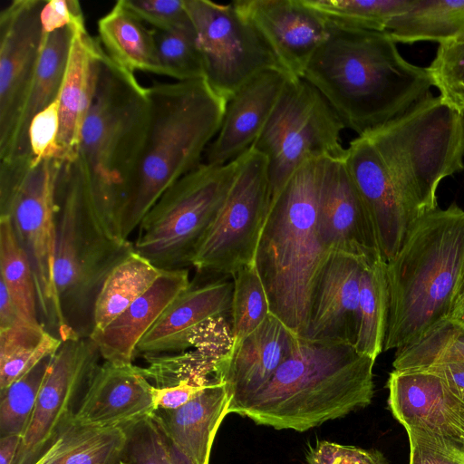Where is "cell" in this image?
Segmentation results:
<instances>
[{
	"mask_svg": "<svg viewBox=\"0 0 464 464\" xmlns=\"http://www.w3.org/2000/svg\"><path fill=\"white\" fill-rule=\"evenodd\" d=\"M0 273L19 313L32 323H41L33 270L6 216L0 217Z\"/></svg>",
	"mask_w": 464,
	"mask_h": 464,
	"instance_id": "35",
	"label": "cell"
},
{
	"mask_svg": "<svg viewBox=\"0 0 464 464\" xmlns=\"http://www.w3.org/2000/svg\"><path fill=\"white\" fill-rule=\"evenodd\" d=\"M362 136L376 149L419 218L438 208L440 181L464 170V112L431 92Z\"/></svg>",
	"mask_w": 464,
	"mask_h": 464,
	"instance_id": "8",
	"label": "cell"
},
{
	"mask_svg": "<svg viewBox=\"0 0 464 464\" xmlns=\"http://www.w3.org/2000/svg\"><path fill=\"white\" fill-rule=\"evenodd\" d=\"M271 199L268 160L251 146L237 158L232 186L191 266L202 276L227 278L254 263Z\"/></svg>",
	"mask_w": 464,
	"mask_h": 464,
	"instance_id": "12",
	"label": "cell"
},
{
	"mask_svg": "<svg viewBox=\"0 0 464 464\" xmlns=\"http://www.w3.org/2000/svg\"><path fill=\"white\" fill-rule=\"evenodd\" d=\"M360 321L354 348L376 360L383 352L389 314L386 262L366 261L360 282Z\"/></svg>",
	"mask_w": 464,
	"mask_h": 464,
	"instance_id": "33",
	"label": "cell"
},
{
	"mask_svg": "<svg viewBox=\"0 0 464 464\" xmlns=\"http://www.w3.org/2000/svg\"><path fill=\"white\" fill-rule=\"evenodd\" d=\"M209 383L201 384L191 381H182L171 386L157 387L153 385L151 400L154 410H176L201 393Z\"/></svg>",
	"mask_w": 464,
	"mask_h": 464,
	"instance_id": "49",
	"label": "cell"
},
{
	"mask_svg": "<svg viewBox=\"0 0 464 464\" xmlns=\"http://www.w3.org/2000/svg\"><path fill=\"white\" fill-rule=\"evenodd\" d=\"M239 13L258 31L292 78L303 79L326 39L329 23L304 0H237Z\"/></svg>",
	"mask_w": 464,
	"mask_h": 464,
	"instance_id": "17",
	"label": "cell"
},
{
	"mask_svg": "<svg viewBox=\"0 0 464 464\" xmlns=\"http://www.w3.org/2000/svg\"><path fill=\"white\" fill-rule=\"evenodd\" d=\"M420 370L437 374L451 387L464 392V364L435 365Z\"/></svg>",
	"mask_w": 464,
	"mask_h": 464,
	"instance_id": "50",
	"label": "cell"
},
{
	"mask_svg": "<svg viewBox=\"0 0 464 464\" xmlns=\"http://www.w3.org/2000/svg\"><path fill=\"white\" fill-rule=\"evenodd\" d=\"M22 318L24 317L13 303L5 284L0 281V329L9 327Z\"/></svg>",
	"mask_w": 464,
	"mask_h": 464,
	"instance_id": "51",
	"label": "cell"
},
{
	"mask_svg": "<svg viewBox=\"0 0 464 464\" xmlns=\"http://www.w3.org/2000/svg\"><path fill=\"white\" fill-rule=\"evenodd\" d=\"M460 393H461L462 397L464 398V392H460Z\"/></svg>",
	"mask_w": 464,
	"mask_h": 464,
	"instance_id": "55",
	"label": "cell"
},
{
	"mask_svg": "<svg viewBox=\"0 0 464 464\" xmlns=\"http://www.w3.org/2000/svg\"><path fill=\"white\" fill-rule=\"evenodd\" d=\"M185 4L196 30L204 78L227 102L261 72L283 70L261 34L233 2L185 0Z\"/></svg>",
	"mask_w": 464,
	"mask_h": 464,
	"instance_id": "13",
	"label": "cell"
},
{
	"mask_svg": "<svg viewBox=\"0 0 464 464\" xmlns=\"http://www.w3.org/2000/svg\"><path fill=\"white\" fill-rule=\"evenodd\" d=\"M163 271L133 250L105 279L95 300L92 334L107 327L145 294Z\"/></svg>",
	"mask_w": 464,
	"mask_h": 464,
	"instance_id": "32",
	"label": "cell"
},
{
	"mask_svg": "<svg viewBox=\"0 0 464 464\" xmlns=\"http://www.w3.org/2000/svg\"><path fill=\"white\" fill-rule=\"evenodd\" d=\"M63 161L32 155L0 161V217H9L30 262L43 326L70 340L54 282L56 184Z\"/></svg>",
	"mask_w": 464,
	"mask_h": 464,
	"instance_id": "9",
	"label": "cell"
},
{
	"mask_svg": "<svg viewBox=\"0 0 464 464\" xmlns=\"http://www.w3.org/2000/svg\"><path fill=\"white\" fill-rule=\"evenodd\" d=\"M41 23L44 34L67 26L85 27L83 13L76 0L45 1L41 12Z\"/></svg>",
	"mask_w": 464,
	"mask_h": 464,
	"instance_id": "48",
	"label": "cell"
},
{
	"mask_svg": "<svg viewBox=\"0 0 464 464\" xmlns=\"http://www.w3.org/2000/svg\"><path fill=\"white\" fill-rule=\"evenodd\" d=\"M299 336L270 314L265 322L218 363L216 378L225 383L228 413L241 414L290 355Z\"/></svg>",
	"mask_w": 464,
	"mask_h": 464,
	"instance_id": "20",
	"label": "cell"
},
{
	"mask_svg": "<svg viewBox=\"0 0 464 464\" xmlns=\"http://www.w3.org/2000/svg\"><path fill=\"white\" fill-rule=\"evenodd\" d=\"M67 26L44 34L36 70L7 150L0 156L8 160L31 154L29 128L40 111L58 99L75 30Z\"/></svg>",
	"mask_w": 464,
	"mask_h": 464,
	"instance_id": "28",
	"label": "cell"
},
{
	"mask_svg": "<svg viewBox=\"0 0 464 464\" xmlns=\"http://www.w3.org/2000/svg\"><path fill=\"white\" fill-rule=\"evenodd\" d=\"M386 32L402 44L453 40L464 33V0H412L408 10L390 21Z\"/></svg>",
	"mask_w": 464,
	"mask_h": 464,
	"instance_id": "31",
	"label": "cell"
},
{
	"mask_svg": "<svg viewBox=\"0 0 464 464\" xmlns=\"http://www.w3.org/2000/svg\"><path fill=\"white\" fill-rule=\"evenodd\" d=\"M102 50L86 27L75 30L59 95L62 161L72 160L79 154L81 131L92 102Z\"/></svg>",
	"mask_w": 464,
	"mask_h": 464,
	"instance_id": "26",
	"label": "cell"
},
{
	"mask_svg": "<svg viewBox=\"0 0 464 464\" xmlns=\"http://www.w3.org/2000/svg\"><path fill=\"white\" fill-rule=\"evenodd\" d=\"M60 130L59 97L34 117L29 128L31 154L37 160H60L58 143ZM62 161V160H61Z\"/></svg>",
	"mask_w": 464,
	"mask_h": 464,
	"instance_id": "46",
	"label": "cell"
},
{
	"mask_svg": "<svg viewBox=\"0 0 464 464\" xmlns=\"http://www.w3.org/2000/svg\"><path fill=\"white\" fill-rule=\"evenodd\" d=\"M344 128L316 88L304 79L290 80L252 145L268 160L272 199L305 162L343 159L346 148L341 134Z\"/></svg>",
	"mask_w": 464,
	"mask_h": 464,
	"instance_id": "11",
	"label": "cell"
},
{
	"mask_svg": "<svg viewBox=\"0 0 464 464\" xmlns=\"http://www.w3.org/2000/svg\"><path fill=\"white\" fill-rule=\"evenodd\" d=\"M126 441L122 429L83 425L72 419L33 464H118Z\"/></svg>",
	"mask_w": 464,
	"mask_h": 464,
	"instance_id": "30",
	"label": "cell"
},
{
	"mask_svg": "<svg viewBox=\"0 0 464 464\" xmlns=\"http://www.w3.org/2000/svg\"><path fill=\"white\" fill-rule=\"evenodd\" d=\"M375 360L353 345L299 337L290 355L240 415L299 432L372 402Z\"/></svg>",
	"mask_w": 464,
	"mask_h": 464,
	"instance_id": "4",
	"label": "cell"
},
{
	"mask_svg": "<svg viewBox=\"0 0 464 464\" xmlns=\"http://www.w3.org/2000/svg\"><path fill=\"white\" fill-rule=\"evenodd\" d=\"M292 79L281 69H268L244 84L227 101L220 129L205 152L204 162L225 165L248 150Z\"/></svg>",
	"mask_w": 464,
	"mask_h": 464,
	"instance_id": "23",
	"label": "cell"
},
{
	"mask_svg": "<svg viewBox=\"0 0 464 464\" xmlns=\"http://www.w3.org/2000/svg\"><path fill=\"white\" fill-rule=\"evenodd\" d=\"M409 464H464V445L443 435L416 428L405 429Z\"/></svg>",
	"mask_w": 464,
	"mask_h": 464,
	"instance_id": "43",
	"label": "cell"
},
{
	"mask_svg": "<svg viewBox=\"0 0 464 464\" xmlns=\"http://www.w3.org/2000/svg\"><path fill=\"white\" fill-rule=\"evenodd\" d=\"M428 69L443 100L464 112V33L440 44Z\"/></svg>",
	"mask_w": 464,
	"mask_h": 464,
	"instance_id": "42",
	"label": "cell"
},
{
	"mask_svg": "<svg viewBox=\"0 0 464 464\" xmlns=\"http://www.w3.org/2000/svg\"><path fill=\"white\" fill-rule=\"evenodd\" d=\"M230 399L224 382L215 379L194 399L176 410L152 416L178 450L193 464H208L213 440Z\"/></svg>",
	"mask_w": 464,
	"mask_h": 464,
	"instance_id": "27",
	"label": "cell"
},
{
	"mask_svg": "<svg viewBox=\"0 0 464 464\" xmlns=\"http://www.w3.org/2000/svg\"><path fill=\"white\" fill-rule=\"evenodd\" d=\"M147 92L149 122L123 214L124 239L169 187L204 162L227 103L205 78L155 83Z\"/></svg>",
	"mask_w": 464,
	"mask_h": 464,
	"instance_id": "2",
	"label": "cell"
},
{
	"mask_svg": "<svg viewBox=\"0 0 464 464\" xmlns=\"http://www.w3.org/2000/svg\"><path fill=\"white\" fill-rule=\"evenodd\" d=\"M23 436L7 435L0 438V464H15Z\"/></svg>",
	"mask_w": 464,
	"mask_h": 464,
	"instance_id": "52",
	"label": "cell"
},
{
	"mask_svg": "<svg viewBox=\"0 0 464 464\" xmlns=\"http://www.w3.org/2000/svg\"><path fill=\"white\" fill-rule=\"evenodd\" d=\"M53 355L10 386L0 390V435L24 436Z\"/></svg>",
	"mask_w": 464,
	"mask_h": 464,
	"instance_id": "39",
	"label": "cell"
},
{
	"mask_svg": "<svg viewBox=\"0 0 464 464\" xmlns=\"http://www.w3.org/2000/svg\"><path fill=\"white\" fill-rule=\"evenodd\" d=\"M231 278L230 328L233 349L256 331L271 313L266 291L255 263L242 267Z\"/></svg>",
	"mask_w": 464,
	"mask_h": 464,
	"instance_id": "37",
	"label": "cell"
},
{
	"mask_svg": "<svg viewBox=\"0 0 464 464\" xmlns=\"http://www.w3.org/2000/svg\"><path fill=\"white\" fill-rule=\"evenodd\" d=\"M54 282L71 339L90 337L96 297L110 273L133 250L102 219L88 169L78 155L63 161L56 184Z\"/></svg>",
	"mask_w": 464,
	"mask_h": 464,
	"instance_id": "6",
	"label": "cell"
},
{
	"mask_svg": "<svg viewBox=\"0 0 464 464\" xmlns=\"http://www.w3.org/2000/svg\"><path fill=\"white\" fill-rule=\"evenodd\" d=\"M63 341L47 332L38 344L24 346L0 357V390L23 377L39 362L53 355Z\"/></svg>",
	"mask_w": 464,
	"mask_h": 464,
	"instance_id": "45",
	"label": "cell"
},
{
	"mask_svg": "<svg viewBox=\"0 0 464 464\" xmlns=\"http://www.w3.org/2000/svg\"><path fill=\"white\" fill-rule=\"evenodd\" d=\"M118 464H127L126 462L121 460Z\"/></svg>",
	"mask_w": 464,
	"mask_h": 464,
	"instance_id": "54",
	"label": "cell"
},
{
	"mask_svg": "<svg viewBox=\"0 0 464 464\" xmlns=\"http://www.w3.org/2000/svg\"><path fill=\"white\" fill-rule=\"evenodd\" d=\"M448 319L464 328V276L457 292L452 310Z\"/></svg>",
	"mask_w": 464,
	"mask_h": 464,
	"instance_id": "53",
	"label": "cell"
},
{
	"mask_svg": "<svg viewBox=\"0 0 464 464\" xmlns=\"http://www.w3.org/2000/svg\"><path fill=\"white\" fill-rule=\"evenodd\" d=\"M330 24L385 32L390 21L411 6L412 0H304Z\"/></svg>",
	"mask_w": 464,
	"mask_h": 464,
	"instance_id": "36",
	"label": "cell"
},
{
	"mask_svg": "<svg viewBox=\"0 0 464 464\" xmlns=\"http://www.w3.org/2000/svg\"><path fill=\"white\" fill-rule=\"evenodd\" d=\"M150 113L147 87L102 49L92 102L83 122L79 156L91 179L97 209L117 237ZM129 240V239H125Z\"/></svg>",
	"mask_w": 464,
	"mask_h": 464,
	"instance_id": "7",
	"label": "cell"
},
{
	"mask_svg": "<svg viewBox=\"0 0 464 464\" xmlns=\"http://www.w3.org/2000/svg\"><path fill=\"white\" fill-rule=\"evenodd\" d=\"M44 0H14L0 13V156L14 131L44 37Z\"/></svg>",
	"mask_w": 464,
	"mask_h": 464,
	"instance_id": "15",
	"label": "cell"
},
{
	"mask_svg": "<svg viewBox=\"0 0 464 464\" xmlns=\"http://www.w3.org/2000/svg\"><path fill=\"white\" fill-rule=\"evenodd\" d=\"M98 34L104 52L121 67L163 75L151 28H146L121 0L99 19Z\"/></svg>",
	"mask_w": 464,
	"mask_h": 464,
	"instance_id": "29",
	"label": "cell"
},
{
	"mask_svg": "<svg viewBox=\"0 0 464 464\" xmlns=\"http://www.w3.org/2000/svg\"><path fill=\"white\" fill-rule=\"evenodd\" d=\"M232 280L218 278L180 293L142 337L136 356L182 353L191 349L194 334L207 324L230 316Z\"/></svg>",
	"mask_w": 464,
	"mask_h": 464,
	"instance_id": "24",
	"label": "cell"
},
{
	"mask_svg": "<svg viewBox=\"0 0 464 464\" xmlns=\"http://www.w3.org/2000/svg\"><path fill=\"white\" fill-rule=\"evenodd\" d=\"M102 358L90 338L63 341L53 355L15 464H33L73 417L72 406Z\"/></svg>",
	"mask_w": 464,
	"mask_h": 464,
	"instance_id": "14",
	"label": "cell"
},
{
	"mask_svg": "<svg viewBox=\"0 0 464 464\" xmlns=\"http://www.w3.org/2000/svg\"><path fill=\"white\" fill-rule=\"evenodd\" d=\"M305 464H387V460L378 450L319 440L309 447Z\"/></svg>",
	"mask_w": 464,
	"mask_h": 464,
	"instance_id": "47",
	"label": "cell"
},
{
	"mask_svg": "<svg viewBox=\"0 0 464 464\" xmlns=\"http://www.w3.org/2000/svg\"><path fill=\"white\" fill-rule=\"evenodd\" d=\"M125 431L127 441L121 460L127 464H193L152 415Z\"/></svg>",
	"mask_w": 464,
	"mask_h": 464,
	"instance_id": "41",
	"label": "cell"
},
{
	"mask_svg": "<svg viewBox=\"0 0 464 464\" xmlns=\"http://www.w3.org/2000/svg\"><path fill=\"white\" fill-rule=\"evenodd\" d=\"M146 367L143 375L155 386L175 385L182 381L201 384L216 379L218 362L224 357L204 350L192 349L182 353L143 356Z\"/></svg>",
	"mask_w": 464,
	"mask_h": 464,
	"instance_id": "38",
	"label": "cell"
},
{
	"mask_svg": "<svg viewBox=\"0 0 464 464\" xmlns=\"http://www.w3.org/2000/svg\"><path fill=\"white\" fill-rule=\"evenodd\" d=\"M343 160L374 227L381 256L388 262L420 218L401 195L367 138L357 136L351 140Z\"/></svg>",
	"mask_w": 464,
	"mask_h": 464,
	"instance_id": "18",
	"label": "cell"
},
{
	"mask_svg": "<svg viewBox=\"0 0 464 464\" xmlns=\"http://www.w3.org/2000/svg\"><path fill=\"white\" fill-rule=\"evenodd\" d=\"M151 30L163 75L177 81L204 78L203 60L196 30Z\"/></svg>",
	"mask_w": 464,
	"mask_h": 464,
	"instance_id": "40",
	"label": "cell"
},
{
	"mask_svg": "<svg viewBox=\"0 0 464 464\" xmlns=\"http://www.w3.org/2000/svg\"><path fill=\"white\" fill-rule=\"evenodd\" d=\"M317 210L320 236L330 251L366 260L382 257L374 227L343 159L321 160Z\"/></svg>",
	"mask_w": 464,
	"mask_h": 464,
	"instance_id": "16",
	"label": "cell"
},
{
	"mask_svg": "<svg viewBox=\"0 0 464 464\" xmlns=\"http://www.w3.org/2000/svg\"><path fill=\"white\" fill-rule=\"evenodd\" d=\"M191 285L188 268L164 270L154 285L102 331L90 338L104 362L131 364L140 341L169 304Z\"/></svg>",
	"mask_w": 464,
	"mask_h": 464,
	"instance_id": "25",
	"label": "cell"
},
{
	"mask_svg": "<svg viewBox=\"0 0 464 464\" xmlns=\"http://www.w3.org/2000/svg\"><path fill=\"white\" fill-rule=\"evenodd\" d=\"M366 260L331 251L313 292L306 324L299 337L355 345L360 321V282Z\"/></svg>",
	"mask_w": 464,
	"mask_h": 464,
	"instance_id": "19",
	"label": "cell"
},
{
	"mask_svg": "<svg viewBox=\"0 0 464 464\" xmlns=\"http://www.w3.org/2000/svg\"><path fill=\"white\" fill-rule=\"evenodd\" d=\"M464 364V328L446 319L416 341L396 350L393 370L413 371L435 365Z\"/></svg>",
	"mask_w": 464,
	"mask_h": 464,
	"instance_id": "34",
	"label": "cell"
},
{
	"mask_svg": "<svg viewBox=\"0 0 464 464\" xmlns=\"http://www.w3.org/2000/svg\"><path fill=\"white\" fill-rule=\"evenodd\" d=\"M124 7L151 28L194 31L185 0H121Z\"/></svg>",
	"mask_w": 464,
	"mask_h": 464,
	"instance_id": "44",
	"label": "cell"
},
{
	"mask_svg": "<svg viewBox=\"0 0 464 464\" xmlns=\"http://www.w3.org/2000/svg\"><path fill=\"white\" fill-rule=\"evenodd\" d=\"M303 79L358 136L403 114L434 86L428 67L404 59L386 31L330 24Z\"/></svg>",
	"mask_w": 464,
	"mask_h": 464,
	"instance_id": "1",
	"label": "cell"
},
{
	"mask_svg": "<svg viewBox=\"0 0 464 464\" xmlns=\"http://www.w3.org/2000/svg\"><path fill=\"white\" fill-rule=\"evenodd\" d=\"M321 160L303 164L271 200L254 263L264 284L270 313L298 336L331 252L318 227Z\"/></svg>",
	"mask_w": 464,
	"mask_h": 464,
	"instance_id": "5",
	"label": "cell"
},
{
	"mask_svg": "<svg viewBox=\"0 0 464 464\" xmlns=\"http://www.w3.org/2000/svg\"><path fill=\"white\" fill-rule=\"evenodd\" d=\"M237 159L225 165L203 162L171 187L138 227L134 251L163 270L188 268L232 186Z\"/></svg>",
	"mask_w": 464,
	"mask_h": 464,
	"instance_id": "10",
	"label": "cell"
},
{
	"mask_svg": "<svg viewBox=\"0 0 464 464\" xmlns=\"http://www.w3.org/2000/svg\"><path fill=\"white\" fill-rule=\"evenodd\" d=\"M386 275L383 351L408 345L450 317L464 276V209L453 202L420 218L386 262Z\"/></svg>",
	"mask_w": 464,
	"mask_h": 464,
	"instance_id": "3",
	"label": "cell"
},
{
	"mask_svg": "<svg viewBox=\"0 0 464 464\" xmlns=\"http://www.w3.org/2000/svg\"><path fill=\"white\" fill-rule=\"evenodd\" d=\"M387 388L389 409L404 429L433 431L464 445V398L440 376L393 370Z\"/></svg>",
	"mask_w": 464,
	"mask_h": 464,
	"instance_id": "21",
	"label": "cell"
},
{
	"mask_svg": "<svg viewBox=\"0 0 464 464\" xmlns=\"http://www.w3.org/2000/svg\"><path fill=\"white\" fill-rule=\"evenodd\" d=\"M152 386L140 367L104 362L91 376L72 420L126 430L154 413Z\"/></svg>",
	"mask_w": 464,
	"mask_h": 464,
	"instance_id": "22",
	"label": "cell"
}]
</instances>
